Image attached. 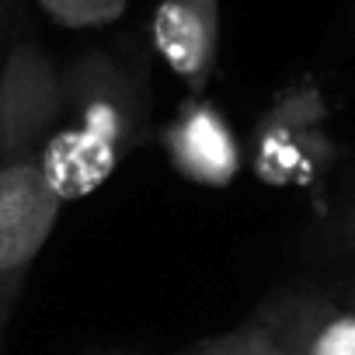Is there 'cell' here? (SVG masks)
<instances>
[{
    "instance_id": "cell-2",
    "label": "cell",
    "mask_w": 355,
    "mask_h": 355,
    "mask_svg": "<svg viewBox=\"0 0 355 355\" xmlns=\"http://www.w3.org/2000/svg\"><path fill=\"white\" fill-rule=\"evenodd\" d=\"M146 122V80L132 63L94 49L60 70L53 182L63 199L94 189L132 150Z\"/></svg>"
},
{
    "instance_id": "cell-4",
    "label": "cell",
    "mask_w": 355,
    "mask_h": 355,
    "mask_svg": "<svg viewBox=\"0 0 355 355\" xmlns=\"http://www.w3.org/2000/svg\"><path fill=\"white\" fill-rule=\"evenodd\" d=\"M153 46L189 91H206L220 56V0H160Z\"/></svg>"
},
{
    "instance_id": "cell-3",
    "label": "cell",
    "mask_w": 355,
    "mask_h": 355,
    "mask_svg": "<svg viewBox=\"0 0 355 355\" xmlns=\"http://www.w3.org/2000/svg\"><path fill=\"white\" fill-rule=\"evenodd\" d=\"M254 320L268 327L282 355H355V300L293 289L265 300Z\"/></svg>"
},
{
    "instance_id": "cell-8",
    "label": "cell",
    "mask_w": 355,
    "mask_h": 355,
    "mask_svg": "<svg viewBox=\"0 0 355 355\" xmlns=\"http://www.w3.org/2000/svg\"><path fill=\"white\" fill-rule=\"evenodd\" d=\"M345 293H348V296H352V300H355V275H352V279H348V282H345Z\"/></svg>"
},
{
    "instance_id": "cell-6",
    "label": "cell",
    "mask_w": 355,
    "mask_h": 355,
    "mask_svg": "<svg viewBox=\"0 0 355 355\" xmlns=\"http://www.w3.org/2000/svg\"><path fill=\"white\" fill-rule=\"evenodd\" d=\"M182 355H282V348L268 334V327L251 317L248 324H241L234 331H223L209 341H199L196 348H189Z\"/></svg>"
},
{
    "instance_id": "cell-1",
    "label": "cell",
    "mask_w": 355,
    "mask_h": 355,
    "mask_svg": "<svg viewBox=\"0 0 355 355\" xmlns=\"http://www.w3.org/2000/svg\"><path fill=\"white\" fill-rule=\"evenodd\" d=\"M56 108V63L42 46L18 39L0 67V348L25 279L67 202L49 167Z\"/></svg>"
},
{
    "instance_id": "cell-5",
    "label": "cell",
    "mask_w": 355,
    "mask_h": 355,
    "mask_svg": "<svg viewBox=\"0 0 355 355\" xmlns=\"http://www.w3.org/2000/svg\"><path fill=\"white\" fill-rule=\"evenodd\" d=\"M167 150L174 164L182 167L189 178L206 185H223L234 178L241 153L237 143L227 129V122L206 105V101H189L182 115L174 119L167 129Z\"/></svg>"
},
{
    "instance_id": "cell-7",
    "label": "cell",
    "mask_w": 355,
    "mask_h": 355,
    "mask_svg": "<svg viewBox=\"0 0 355 355\" xmlns=\"http://www.w3.org/2000/svg\"><path fill=\"white\" fill-rule=\"evenodd\" d=\"M345 237H348V248H355V209H352L348 220H345Z\"/></svg>"
},
{
    "instance_id": "cell-9",
    "label": "cell",
    "mask_w": 355,
    "mask_h": 355,
    "mask_svg": "<svg viewBox=\"0 0 355 355\" xmlns=\"http://www.w3.org/2000/svg\"><path fill=\"white\" fill-rule=\"evenodd\" d=\"M112 355H125V352H112Z\"/></svg>"
}]
</instances>
